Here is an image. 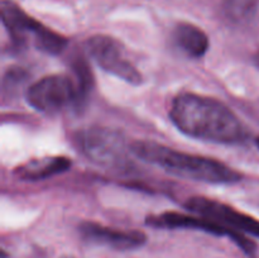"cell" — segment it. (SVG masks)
<instances>
[{
	"instance_id": "cell-2",
	"label": "cell",
	"mask_w": 259,
	"mask_h": 258,
	"mask_svg": "<svg viewBox=\"0 0 259 258\" xmlns=\"http://www.w3.org/2000/svg\"><path fill=\"white\" fill-rule=\"evenodd\" d=\"M131 151L142 161L182 179L207 184H234L243 177L237 169L218 159L179 152L156 142L136 141L131 143Z\"/></svg>"
},
{
	"instance_id": "cell-13",
	"label": "cell",
	"mask_w": 259,
	"mask_h": 258,
	"mask_svg": "<svg viewBox=\"0 0 259 258\" xmlns=\"http://www.w3.org/2000/svg\"><path fill=\"white\" fill-rule=\"evenodd\" d=\"M255 143H257V146H258V148H259V136L257 137V139H255Z\"/></svg>"
},
{
	"instance_id": "cell-10",
	"label": "cell",
	"mask_w": 259,
	"mask_h": 258,
	"mask_svg": "<svg viewBox=\"0 0 259 258\" xmlns=\"http://www.w3.org/2000/svg\"><path fill=\"white\" fill-rule=\"evenodd\" d=\"M71 166L72 162L67 157H43L23 163L22 166L15 168L14 174L23 181H39L66 172Z\"/></svg>"
},
{
	"instance_id": "cell-14",
	"label": "cell",
	"mask_w": 259,
	"mask_h": 258,
	"mask_svg": "<svg viewBox=\"0 0 259 258\" xmlns=\"http://www.w3.org/2000/svg\"><path fill=\"white\" fill-rule=\"evenodd\" d=\"M65 258H71V257H65Z\"/></svg>"
},
{
	"instance_id": "cell-11",
	"label": "cell",
	"mask_w": 259,
	"mask_h": 258,
	"mask_svg": "<svg viewBox=\"0 0 259 258\" xmlns=\"http://www.w3.org/2000/svg\"><path fill=\"white\" fill-rule=\"evenodd\" d=\"M175 46L190 58H201L209 50V37L191 23H179L172 33Z\"/></svg>"
},
{
	"instance_id": "cell-9",
	"label": "cell",
	"mask_w": 259,
	"mask_h": 258,
	"mask_svg": "<svg viewBox=\"0 0 259 258\" xmlns=\"http://www.w3.org/2000/svg\"><path fill=\"white\" fill-rule=\"evenodd\" d=\"M78 230L81 237L88 242L118 250L137 249L147 242V235L143 232L115 229L94 222L81 223Z\"/></svg>"
},
{
	"instance_id": "cell-1",
	"label": "cell",
	"mask_w": 259,
	"mask_h": 258,
	"mask_svg": "<svg viewBox=\"0 0 259 258\" xmlns=\"http://www.w3.org/2000/svg\"><path fill=\"white\" fill-rule=\"evenodd\" d=\"M169 116L181 133L200 141L240 144L249 138V132L234 111L210 96L180 93L172 101Z\"/></svg>"
},
{
	"instance_id": "cell-5",
	"label": "cell",
	"mask_w": 259,
	"mask_h": 258,
	"mask_svg": "<svg viewBox=\"0 0 259 258\" xmlns=\"http://www.w3.org/2000/svg\"><path fill=\"white\" fill-rule=\"evenodd\" d=\"M146 224L158 229H195L219 235V237H229L237 243L238 247L247 254H254L255 243L252 242L243 233L235 232L215 220L201 215H189L177 211H164L161 214L149 215L146 218Z\"/></svg>"
},
{
	"instance_id": "cell-8",
	"label": "cell",
	"mask_w": 259,
	"mask_h": 258,
	"mask_svg": "<svg viewBox=\"0 0 259 258\" xmlns=\"http://www.w3.org/2000/svg\"><path fill=\"white\" fill-rule=\"evenodd\" d=\"M185 206L194 214L215 220L235 232L248 233L259 238V220L230 205L205 196H194L187 200Z\"/></svg>"
},
{
	"instance_id": "cell-3",
	"label": "cell",
	"mask_w": 259,
	"mask_h": 258,
	"mask_svg": "<svg viewBox=\"0 0 259 258\" xmlns=\"http://www.w3.org/2000/svg\"><path fill=\"white\" fill-rule=\"evenodd\" d=\"M90 88L88 66L80 61L75 65V76L55 73L32 83L25 93V100L39 113L58 114L80 106Z\"/></svg>"
},
{
	"instance_id": "cell-6",
	"label": "cell",
	"mask_w": 259,
	"mask_h": 258,
	"mask_svg": "<svg viewBox=\"0 0 259 258\" xmlns=\"http://www.w3.org/2000/svg\"><path fill=\"white\" fill-rule=\"evenodd\" d=\"M85 50L91 60L105 72L132 85L142 83V73L126 58L123 45L115 38L105 34L93 35L85 42Z\"/></svg>"
},
{
	"instance_id": "cell-4",
	"label": "cell",
	"mask_w": 259,
	"mask_h": 258,
	"mask_svg": "<svg viewBox=\"0 0 259 258\" xmlns=\"http://www.w3.org/2000/svg\"><path fill=\"white\" fill-rule=\"evenodd\" d=\"M0 10L3 25L15 47L22 48L32 45L40 52L56 56L67 46V38L28 15L12 0H3Z\"/></svg>"
},
{
	"instance_id": "cell-7",
	"label": "cell",
	"mask_w": 259,
	"mask_h": 258,
	"mask_svg": "<svg viewBox=\"0 0 259 258\" xmlns=\"http://www.w3.org/2000/svg\"><path fill=\"white\" fill-rule=\"evenodd\" d=\"M80 151L100 166H123L126 162V144L120 133L101 126H90L76 136Z\"/></svg>"
},
{
	"instance_id": "cell-12",
	"label": "cell",
	"mask_w": 259,
	"mask_h": 258,
	"mask_svg": "<svg viewBox=\"0 0 259 258\" xmlns=\"http://www.w3.org/2000/svg\"><path fill=\"white\" fill-rule=\"evenodd\" d=\"M254 62H255V65H257V67L259 68V51H258V53L255 55V57H254Z\"/></svg>"
}]
</instances>
